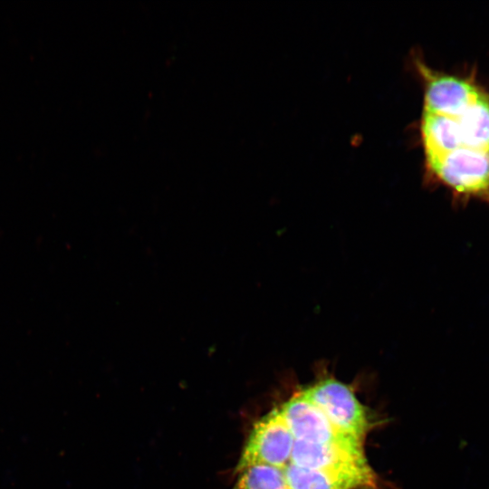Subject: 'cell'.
Here are the masks:
<instances>
[{
  "instance_id": "cell-1",
  "label": "cell",
  "mask_w": 489,
  "mask_h": 489,
  "mask_svg": "<svg viewBox=\"0 0 489 489\" xmlns=\"http://www.w3.org/2000/svg\"><path fill=\"white\" fill-rule=\"evenodd\" d=\"M428 173L458 202L478 199L489 204V151L459 148L427 158Z\"/></svg>"
},
{
  "instance_id": "cell-2",
  "label": "cell",
  "mask_w": 489,
  "mask_h": 489,
  "mask_svg": "<svg viewBox=\"0 0 489 489\" xmlns=\"http://www.w3.org/2000/svg\"><path fill=\"white\" fill-rule=\"evenodd\" d=\"M294 442L280 408H273L253 425L235 473L254 465L285 468L291 463Z\"/></svg>"
},
{
  "instance_id": "cell-3",
  "label": "cell",
  "mask_w": 489,
  "mask_h": 489,
  "mask_svg": "<svg viewBox=\"0 0 489 489\" xmlns=\"http://www.w3.org/2000/svg\"><path fill=\"white\" fill-rule=\"evenodd\" d=\"M301 392L323 412L337 429L362 441L369 422L365 408L349 386L324 375Z\"/></svg>"
},
{
  "instance_id": "cell-4",
  "label": "cell",
  "mask_w": 489,
  "mask_h": 489,
  "mask_svg": "<svg viewBox=\"0 0 489 489\" xmlns=\"http://www.w3.org/2000/svg\"><path fill=\"white\" fill-rule=\"evenodd\" d=\"M425 82L424 111L453 115L475 103L486 90L472 73L466 77L434 71L418 62Z\"/></svg>"
},
{
  "instance_id": "cell-5",
  "label": "cell",
  "mask_w": 489,
  "mask_h": 489,
  "mask_svg": "<svg viewBox=\"0 0 489 489\" xmlns=\"http://www.w3.org/2000/svg\"><path fill=\"white\" fill-rule=\"evenodd\" d=\"M280 410L295 440L362 446V441L337 429L301 391L286 401Z\"/></svg>"
},
{
  "instance_id": "cell-6",
  "label": "cell",
  "mask_w": 489,
  "mask_h": 489,
  "mask_svg": "<svg viewBox=\"0 0 489 489\" xmlns=\"http://www.w3.org/2000/svg\"><path fill=\"white\" fill-rule=\"evenodd\" d=\"M284 473L291 489H362L375 485L369 465L311 469L290 463Z\"/></svg>"
},
{
  "instance_id": "cell-7",
  "label": "cell",
  "mask_w": 489,
  "mask_h": 489,
  "mask_svg": "<svg viewBox=\"0 0 489 489\" xmlns=\"http://www.w3.org/2000/svg\"><path fill=\"white\" fill-rule=\"evenodd\" d=\"M291 463L311 469L343 468L368 465L362 446L295 440Z\"/></svg>"
},
{
  "instance_id": "cell-8",
  "label": "cell",
  "mask_w": 489,
  "mask_h": 489,
  "mask_svg": "<svg viewBox=\"0 0 489 489\" xmlns=\"http://www.w3.org/2000/svg\"><path fill=\"white\" fill-rule=\"evenodd\" d=\"M231 489H291L284 468L254 465L238 474Z\"/></svg>"
}]
</instances>
